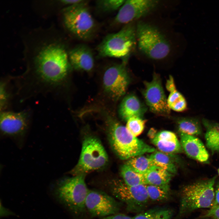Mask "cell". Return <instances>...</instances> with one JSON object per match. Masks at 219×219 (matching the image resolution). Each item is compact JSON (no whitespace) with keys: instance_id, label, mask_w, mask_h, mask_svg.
<instances>
[{"instance_id":"cell-3","label":"cell","mask_w":219,"mask_h":219,"mask_svg":"<svg viewBox=\"0 0 219 219\" xmlns=\"http://www.w3.org/2000/svg\"><path fill=\"white\" fill-rule=\"evenodd\" d=\"M216 177L197 181L183 186L179 192L178 217H180L200 208L210 209L214 201Z\"/></svg>"},{"instance_id":"cell-10","label":"cell","mask_w":219,"mask_h":219,"mask_svg":"<svg viewBox=\"0 0 219 219\" xmlns=\"http://www.w3.org/2000/svg\"><path fill=\"white\" fill-rule=\"evenodd\" d=\"M127 62L112 65L104 72L103 85L105 92L112 99L116 100L125 93L131 79L127 69Z\"/></svg>"},{"instance_id":"cell-27","label":"cell","mask_w":219,"mask_h":219,"mask_svg":"<svg viewBox=\"0 0 219 219\" xmlns=\"http://www.w3.org/2000/svg\"><path fill=\"white\" fill-rule=\"evenodd\" d=\"M126 164L135 172L143 175L155 166L149 157L141 155L130 159Z\"/></svg>"},{"instance_id":"cell-35","label":"cell","mask_w":219,"mask_h":219,"mask_svg":"<svg viewBox=\"0 0 219 219\" xmlns=\"http://www.w3.org/2000/svg\"><path fill=\"white\" fill-rule=\"evenodd\" d=\"M218 174H219V169H218Z\"/></svg>"},{"instance_id":"cell-7","label":"cell","mask_w":219,"mask_h":219,"mask_svg":"<svg viewBox=\"0 0 219 219\" xmlns=\"http://www.w3.org/2000/svg\"><path fill=\"white\" fill-rule=\"evenodd\" d=\"M136 36L139 50L148 57L161 60L169 54V44L156 27L144 22H139L136 26Z\"/></svg>"},{"instance_id":"cell-1","label":"cell","mask_w":219,"mask_h":219,"mask_svg":"<svg viewBox=\"0 0 219 219\" xmlns=\"http://www.w3.org/2000/svg\"><path fill=\"white\" fill-rule=\"evenodd\" d=\"M33 38L26 44L29 71L35 82L51 89H56L66 78L71 66L68 53L64 45L49 31Z\"/></svg>"},{"instance_id":"cell-14","label":"cell","mask_w":219,"mask_h":219,"mask_svg":"<svg viewBox=\"0 0 219 219\" xmlns=\"http://www.w3.org/2000/svg\"><path fill=\"white\" fill-rule=\"evenodd\" d=\"M29 114L26 111L1 112L0 127L3 134L13 137L23 136L28 129Z\"/></svg>"},{"instance_id":"cell-23","label":"cell","mask_w":219,"mask_h":219,"mask_svg":"<svg viewBox=\"0 0 219 219\" xmlns=\"http://www.w3.org/2000/svg\"><path fill=\"white\" fill-rule=\"evenodd\" d=\"M170 155L155 151L149 157L155 166L160 167L172 174L176 172L177 168L175 162Z\"/></svg>"},{"instance_id":"cell-24","label":"cell","mask_w":219,"mask_h":219,"mask_svg":"<svg viewBox=\"0 0 219 219\" xmlns=\"http://www.w3.org/2000/svg\"><path fill=\"white\" fill-rule=\"evenodd\" d=\"M173 210L164 207H155L144 210L132 217L133 219H172Z\"/></svg>"},{"instance_id":"cell-9","label":"cell","mask_w":219,"mask_h":219,"mask_svg":"<svg viewBox=\"0 0 219 219\" xmlns=\"http://www.w3.org/2000/svg\"><path fill=\"white\" fill-rule=\"evenodd\" d=\"M108 161L106 152L99 140L94 137H87L83 142L78 163L71 173L74 176L85 174L102 168Z\"/></svg>"},{"instance_id":"cell-11","label":"cell","mask_w":219,"mask_h":219,"mask_svg":"<svg viewBox=\"0 0 219 219\" xmlns=\"http://www.w3.org/2000/svg\"><path fill=\"white\" fill-rule=\"evenodd\" d=\"M120 202L108 193L89 189L85 207L92 216L104 218L119 213L121 207Z\"/></svg>"},{"instance_id":"cell-17","label":"cell","mask_w":219,"mask_h":219,"mask_svg":"<svg viewBox=\"0 0 219 219\" xmlns=\"http://www.w3.org/2000/svg\"><path fill=\"white\" fill-rule=\"evenodd\" d=\"M147 110L146 106L138 97L130 94L123 99L119 106L118 113L120 117L127 121L134 117H142Z\"/></svg>"},{"instance_id":"cell-5","label":"cell","mask_w":219,"mask_h":219,"mask_svg":"<svg viewBox=\"0 0 219 219\" xmlns=\"http://www.w3.org/2000/svg\"><path fill=\"white\" fill-rule=\"evenodd\" d=\"M62 16L66 29L78 39L88 40L93 36L96 24L88 7L87 1L64 8L62 11Z\"/></svg>"},{"instance_id":"cell-8","label":"cell","mask_w":219,"mask_h":219,"mask_svg":"<svg viewBox=\"0 0 219 219\" xmlns=\"http://www.w3.org/2000/svg\"><path fill=\"white\" fill-rule=\"evenodd\" d=\"M108 185V193L124 203L127 210L138 214L144 210L149 200L146 185L130 186L120 179L112 180Z\"/></svg>"},{"instance_id":"cell-19","label":"cell","mask_w":219,"mask_h":219,"mask_svg":"<svg viewBox=\"0 0 219 219\" xmlns=\"http://www.w3.org/2000/svg\"><path fill=\"white\" fill-rule=\"evenodd\" d=\"M166 87L169 92L167 102L170 109L177 112L184 111L187 108V103L183 96L176 89L174 78L169 75L167 80Z\"/></svg>"},{"instance_id":"cell-33","label":"cell","mask_w":219,"mask_h":219,"mask_svg":"<svg viewBox=\"0 0 219 219\" xmlns=\"http://www.w3.org/2000/svg\"><path fill=\"white\" fill-rule=\"evenodd\" d=\"M214 194V205L211 208L219 206V182L217 183L216 186Z\"/></svg>"},{"instance_id":"cell-28","label":"cell","mask_w":219,"mask_h":219,"mask_svg":"<svg viewBox=\"0 0 219 219\" xmlns=\"http://www.w3.org/2000/svg\"><path fill=\"white\" fill-rule=\"evenodd\" d=\"M125 1L124 0H98L96 5L98 10L101 12L108 13L119 10Z\"/></svg>"},{"instance_id":"cell-29","label":"cell","mask_w":219,"mask_h":219,"mask_svg":"<svg viewBox=\"0 0 219 219\" xmlns=\"http://www.w3.org/2000/svg\"><path fill=\"white\" fill-rule=\"evenodd\" d=\"M146 122L142 117H133L127 121L126 127L131 134L136 137L143 131Z\"/></svg>"},{"instance_id":"cell-32","label":"cell","mask_w":219,"mask_h":219,"mask_svg":"<svg viewBox=\"0 0 219 219\" xmlns=\"http://www.w3.org/2000/svg\"><path fill=\"white\" fill-rule=\"evenodd\" d=\"M103 219H133V218L124 214L119 213L104 217Z\"/></svg>"},{"instance_id":"cell-25","label":"cell","mask_w":219,"mask_h":219,"mask_svg":"<svg viewBox=\"0 0 219 219\" xmlns=\"http://www.w3.org/2000/svg\"><path fill=\"white\" fill-rule=\"evenodd\" d=\"M121 174L123 180L128 186H137L146 185L144 175L135 172L126 163L122 166Z\"/></svg>"},{"instance_id":"cell-21","label":"cell","mask_w":219,"mask_h":219,"mask_svg":"<svg viewBox=\"0 0 219 219\" xmlns=\"http://www.w3.org/2000/svg\"><path fill=\"white\" fill-rule=\"evenodd\" d=\"M206 128L205 138L207 148L212 151H219V124L203 119Z\"/></svg>"},{"instance_id":"cell-13","label":"cell","mask_w":219,"mask_h":219,"mask_svg":"<svg viewBox=\"0 0 219 219\" xmlns=\"http://www.w3.org/2000/svg\"><path fill=\"white\" fill-rule=\"evenodd\" d=\"M158 1L152 0H128L119 10L114 21L118 24L132 23L134 20L148 14L157 5Z\"/></svg>"},{"instance_id":"cell-4","label":"cell","mask_w":219,"mask_h":219,"mask_svg":"<svg viewBox=\"0 0 219 219\" xmlns=\"http://www.w3.org/2000/svg\"><path fill=\"white\" fill-rule=\"evenodd\" d=\"M137 44L136 27L131 23L103 39L97 47L98 56L120 58L127 62Z\"/></svg>"},{"instance_id":"cell-31","label":"cell","mask_w":219,"mask_h":219,"mask_svg":"<svg viewBox=\"0 0 219 219\" xmlns=\"http://www.w3.org/2000/svg\"><path fill=\"white\" fill-rule=\"evenodd\" d=\"M201 217V219H219V206L210 209Z\"/></svg>"},{"instance_id":"cell-15","label":"cell","mask_w":219,"mask_h":219,"mask_svg":"<svg viewBox=\"0 0 219 219\" xmlns=\"http://www.w3.org/2000/svg\"><path fill=\"white\" fill-rule=\"evenodd\" d=\"M92 52L87 46L78 45L68 52L71 66L75 69L89 71L93 68L94 60Z\"/></svg>"},{"instance_id":"cell-26","label":"cell","mask_w":219,"mask_h":219,"mask_svg":"<svg viewBox=\"0 0 219 219\" xmlns=\"http://www.w3.org/2000/svg\"><path fill=\"white\" fill-rule=\"evenodd\" d=\"M146 187L149 199L151 201L162 202L167 201L170 198L169 186H162L146 185Z\"/></svg>"},{"instance_id":"cell-20","label":"cell","mask_w":219,"mask_h":219,"mask_svg":"<svg viewBox=\"0 0 219 219\" xmlns=\"http://www.w3.org/2000/svg\"><path fill=\"white\" fill-rule=\"evenodd\" d=\"M172 174L155 166L144 175L146 185L158 186H169Z\"/></svg>"},{"instance_id":"cell-2","label":"cell","mask_w":219,"mask_h":219,"mask_svg":"<svg viewBox=\"0 0 219 219\" xmlns=\"http://www.w3.org/2000/svg\"><path fill=\"white\" fill-rule=\"evenodd\" d=\"M106 123L111 146L122 160H127L146 153H153L155 149L133 135L126 127L113 117L107 116Z\"/></svg>"},{"instance_id":"cell-12","label":"cell","mask_w":219,"mask_h":219,"mask_svg":"<svg viewBox=\"0 0 219 219\" xmlns=\"http://www.w3.org/2000/svg\"><path fill=\"white\" fill-rule=\"evenodd\" d=\"M144 84V88L142 93L150 111L161 116L170 114L171 109L168 105L160 75L154 73L151 81H145Z\"/></svg>"},{"instance_id":"cell-34","label":"cell","mask_w":219,"mask_h":219,"mask_svg":"<svg viewBox=\"0 0 219 219\" xmlns=\"http://www.w3.org/2000/svg\"><path fill=\"white\" fill-rule=\"evenodd\" d=\"M85 1L82 0H64L61 1V3L68 6L73 5L82 3Z\"/></svg>"},{"instance_id":"cell-6","label":"cell","mask_w":219,"mask_h":219,"mask_svg":"<svg viewBox=\"0 0 219 219\" xmlns=\"http://www.w3.org/2000/svg\"><path fill=\"white\" fill-rule=\"evenodd\" d=\"M85 174L74 176L59 182L56 195L60 201L76 215L86 210L85 202L89 189L85 181Z\"/></svg>"},{"instance_id":"cell-18","label":"cell","mask_w":219,"mask_h":219,"mask_svg":"<svg viewBox=\"0 0 219 219\" xmlns=\"http://www.w3.org/2000/svg\"><path fill=\"white\" fill-rule=\"evenodd\" d=\"M152 142L160 151L165 153H177L182 150L176 135L170 131L163 130L158 133L152 139Z\"/></svg>"},{"instance_id":"cell-30","label":"cell","mask_w":219,"mask_h":219,"mask_svg":"<svg viewBox=\"0 0 219 219\" xmlns=\"http://www.w3.org/2000/svg\"><path fill=\"white\" fill-rule=\"evenodd\" d=\"M6 83L4 81L0 83V109L4 111L8 105L10 95L7 89Z\"/></svg>"},{"instance_id":"cell-22","label":"cell","mask_w":219,"mask_h":219,"mask_svg":"<svg viewBox=\"0 0 219 219\" xmlns=\"http://www.w3.org/2000/svg\"><path fill=\"white\" fill-rule=\"evenodd\" d=\"M178 131L183 134L196 136L202 133L200 122L197 118L193 117H180L177 121Z\"/></svg>"},{"instance_id":"cell-16","label":"cell","mask_w":219,"mask_h":219,"mask_svg":"<svg viewBox=\"0 0 219 219\" xmlns=\"http://www.w3.org/2000/svg\"><path fill=\"white\" fill-rule=\"evenodd\" d=\"M180 134L182 148L189 157L201 162L208 161V153L200 139L195 136Z\"/></svg>"}]
</instances>
